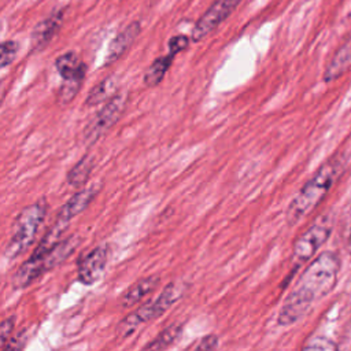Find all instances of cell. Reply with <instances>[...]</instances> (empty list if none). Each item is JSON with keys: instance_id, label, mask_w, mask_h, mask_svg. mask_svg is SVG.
<instances>
[{"instance_id": "1", "label": "cell", "mask_w": 351, "mask_h": 351, "mask_svg": "<svg viewBox=\"0 0 351 351\" xmlns=\"http://www.w3.org/2000/svg\"><path fill=\"white\" fill-rule=\"evenodd\" d=\"M337 271L339 261L335 254L324 252L315 258L302 273L295 288L285 298L278 313V324H293L314 302L329 293L336 284Z\"/></svg>"}, {"instance_id": "2", "label": "cell", "mask_w": 351, "mask_h": 351, "mask_svg": "<svg viewBox=\"0 0 351 351\" xmlns=\"http://www.w3.org/2000/svg\"><path fill=\"white\" fill-rule=\"evenodd\" d=\"M80 239L77 236H67L60 239L48 250L36 247L34 252L26 259L12 276V287L15 289H23L33 284L40 276L55 269L64 262L77 248Z\"/></svg>"}, {"instance_id": "3", "label": "cell", "mask_w": 351, "mask_h": 351, "mask_svg": "<svg viewBox=\"0 0 351 351\" xmlns=\"http://www.w3.org/2000/svg\"><path fill=\"white\" fill-rule=\"evenodd\" d=\"M337 173V160H329L317 170V173L304 184V186L289 203L285 213V218L289 225H293L295 222L302 219L319 203V200L325 196L332 182L335 181Z\"/></svg>"}, {"instance_id": "4", "label": "cell", "mask_w": 351, "mask_h": 351, "mask_svg": "<svg viewBox=\"0 0 351 351\" xmlns=\"http://www.w3.org/2000/svg\"><path fill=\"white\" fill-rule=\"evenodd\" d=\"M185 292V285L181 282H170L165 287V289L152 300L144 302L134 311L128 314L123 319H121L117 325L115 333L121 339H126L132 336L141 325L151 322L152 319L159 318L165 314Z\"/></svg>"}, {"instance_id": "5", "label": "cell", "mask_w": 351, "mask_h": 351, "mask_svg": "<svg viewBox=\"0 0 351 351\" xmlns=\"http://www.w3.org/2000/svg\"><path fill=\"white\" fill-rule=\"evenodd\" d=\"M47 208V200L40 199L26 206L16 215L4 250V255L8 259H15L32 245L36 234L40 230V226L45 219Z\"/></svg>"}, {"instance_id": "6", "label": "cell", "mask_w": 351, "mask_h": 351, "mask_svg": "<svg viewBox=\"0 0 351 351\" xmlns=\"http://www.w3.org/2000/svg\"><path fill=\"white\" fill-rule=\"evenodd\" d=\"M129 95L126 90H118L104 106L90 118L82 132V138L86 144H95L103 134H106L121 118L128 104Z\"/></svg>"}, {"instance_id": "7", "label": "cell", "mask_w": 351, "mask_h": 351, "mask_svg": "<svg viewBox=\"0 0 351 351\" xmlns=\"http://www.w3.org/2000/svg\"><path fill=\"white\" fill-rule=\"evenodd\" d=\"M243 0H215L196 21L191 32V40L199 43L210 36L236 10Z\"/></svg>"}, {"instance_id": "8", "label": "cell", "mask_w": 351, "mask_h": 351, "mask_svg": "<svg viewBox=\"0 0 351 351\" xmlns=\"http://www.w3.org/2000/svg\"><path fill=\"white\" fill-rule=\"evenodd\" d=\"M330 233V223L326 218L318 219L311 225L304 233H302L293 243L292 248V261L296 265L307 262L317 250L326 241Z\"/></svg>"}, {"instance_id": "9", "label": "cell", "mask_w": 351, "mask_h": 351, "mask_svg": "<svg viewBox=\"0 0 351 351\" xmlns=\"http://www.w3.org/2000/svg\"><path fill=\"white\" fill-rule=\"evenodd\" d=\"M108 262V247L101 244L85 254L77 265L78 281L85 285H92L100 280Z\"/></svg>"}, {"instance_id": "10", "label": "cell", "mask_w": 351, "mask_h": 351, "mask_svg": "<svg viewBox=\"0 0 351 351\" xmlns=\"http://www.w3.org/2000/svg\"><path fill=\"white\" fill-rule=\"evenodd\" d=\"M66 15V8H58L53 10L47 18H44L41 22H38L30 34V43H29V52L36 53L44 49L49 41L55 37V34L59 32V29L63 25Z\"/></svg>"}, {"instance_id": "11", "label": "cell", "mask_w": 351, "mask_h": 351, "mask_svg": "<svg viewBox=\"0 0 351 351\" xmlns=\"http://www.w3.org/2000/svg\"><path fill=\"white\" fill-rule=\"evenodd\" d=\"M99 192L97 185H88L75 192L58 211L55 222L62 225L63 228H67L73 218H75L78 214H81L96 197Z\"/></svg>"}, {"instance_id": "12", "label": "cell", "mask_w": 351, "mask_h": 351, "mask_svg": "<svg viewBox=\"0 0 351 351\" xmlns=\"http://www.w3.org/2000/svg\"><path fill=\"white\" fill-rule=\"evenodd\" d=\"M141 32V23L138 21H133L128 23L118 34L111 40L106 56H104V66H111L118 59H121L125 52L132 47Z\"/></svg>"}, {"instance_id": "13", "label": "cell", "mask_w": 351, "mask_h": 351, "mask_svg": "<svg viewBox=\"0 0 351 351\" xmlns=\"http://www.w3.org/2000/svg\"><path fill=\"white\" fill-rule=\"evenodd\" d=\"M159 276H148L144 277L136 282H133L119 298V303L123 308L132 307L137 303H140L144 298H147L149 293H152L156 287L159 285Z\"/></svg>"}, {"instance_id": "14", "label": "cell", "mask_w": 351, "mask_h": 351, "mask_svg": "<svg viewBox=\"0 0 351 351\" xmlns=\"http://www.w3.org/2000/svg\"><path fill=\"white\" fill-rule=\"evenodd\" d=\"M55 67L63 81L84 80L88 69L80 55L74 51H69L58 56L55 60Z\"/></svg>"}, {"instance_id": "15", "label": "cell", "mask_w": 351, "mask_h": 351, "mask_svg": "<svg viewBox=\"0 0 351 351\" xmlns=\"http://www.w3.org/2000/svg\"><path fill=\"white\" fill-rule=\"evenodd\" d=\"M173 59H174V55L167 52V55H162L155 60H152L144 73V85L147 88L158 86L163 81L167 70L170 69Z\"/></svg>"}, {"instance_id": "16", "label": "cell", "mask_w": 351, "mask_h": 351, "mask_svg": "<svg viewBox=\"0 0 351 351\" xmlns=\"http://www.w3.org/2000/svg\"><path fill=\"white\" fill-rule=\"evenodd\" d=\"M95 167V159L93 156L90 155H84L67 173V177H66V181L67 184L71 186V188H82L90 174H92V170Z\"/></svg>"}, {"instance_id": "17", "label": "cell", "mask_w": 351, "mask_h": 351, "mask_svg": "<svg viewBox=\"0 0 351 351\" xmlns=\"http://www.w3.org/2000/svg\"><path fill=\"white\" fill-rule=\"evenodd\" d=\"M118 81L114 75L107 77L104 80H101L99 84H96L90 92L86 96L85 104L89 107H95L103 101H107L108 99H111L117 92H118Z\"/></svg>"}, {"instance_id": "18", "label": "cell", "mask_w": 351, "mask_h": 351, "mask_svg": "<svg viewBox=\"0 0 351 351\" xmlns=\"http://www.w3.org/2000/svg\"><path fill=\"white\" fill-rule=\"evenodd\" d=\"M182 333L181 324H171L165 328L162 332L156 335L154 340H151L143 350L144 351H165L167 350Z\"/></svg>"}, {"instance_id": "19", "label": "cell", "mask_w": 351, "mask_h": 351, "mask_svg": "<svg viewBox=\"0 0 351 351\" xmlns=\"http://www.w3.org/2000/svg\"><path fill=\"white\" fill-rule=\"evenodd\" d=\"M84 80H70V81H63V84L60 85L59 90H58V95H56V99H58V103L60 104H69L73 101V99L77 96L80 88H81V84H82Z\"/></svg>"}, {"instance_id": "20", "label": "cell", "mask_w": 351, "mask_h": 351, "mask_svg": "<svg viewBox=\"0 0 351 351\" xmlns=\"http://www.w3.org/2000/svg\"><path fill=\"white\" fill-rule=\"evenodd\" d=\"M19 51V44L14 40H5L0 44V67H8L16 58Z\"/></svg>"}, {"instance_id": "21", "label": "cell", "mask_w": 351, "mask_h": 351, "mask_svg": "<svg viewBox=\"0 0 351 351\" xmlns=\"http://www.w3.org/2000/svg\"><path fill=\"white\" fill-rule=\"evenodd\" d=\"M189 41L191 38L186 36V34H176L173 36L170 40H169V53L171 55H177L182 51H185L188 47H189Z\"/></svg>"}, {"instance_id": "22", "label": "cell", "mask_w": 351, "mask_h": 351, "mask_svg": "<svg viewBox=\"0 0 351 351\" xmlns=\"http://www.w3.org/2000/svg\"><path fill=\"white\" fill-rule=\"evenodd\" d=\"M218 347H219V339L217 335L211 333L200 339L192 351H218Z\"/></svg>"}, {"instance_id": "23", "label": "cell", "mask_w": 351, "mask_h": 351, "mask_svg": "<svg viewBox=\"0 0 351 351\" xmlns=\"http://www.w3.org/2000/svg\"><path fill=\"white\" fill-rule=\"evenodd\" d=\"M26 343V333L19 332L15 336H11V339L3 346L1 351H21Z\"/></svg>"}, {"instance_id": "24", "label": "cell", "mask_w": 351, "mask_h": 351, "mask_svg": "<svg viewBox=\"0 0 351 351\" xmlns=\"http://www.w3.org/2000/svg\"><path fill=\"white\" fill-rule=\"evenodd\" d=\"M12 329H14V318L12 317H8V318L1 321V324H0V343H1V347L5 346V343L11 339Z\"/></svg>"}, {"instance_id": "25", "label": "cell", "mask_w": 351, "mask_h": 351, "mask_svg": "<svg viewBox=\"0 0 351 351\" xmlns=\"http://www.w3.org/2000/svg\"><path fill=\"white\" fill-rule=\"evenodd\" d=\"M140 351H144V350H140Z\"/></svg>"}, {"instance_id": "26", "label": "cell", "mask_w": 351, "mask_h": 351, "mask_svg": "<svg viewBox=\"0 0 351 351\" xmlns=\"http://www.w3.org/2000/svg\"><path fill=\"white\" fill-rule=\"evenodd\" d=\"M350 245H351V243H350ZM350 248H351V247H350Z\"/></svg>"}]
</instances>
